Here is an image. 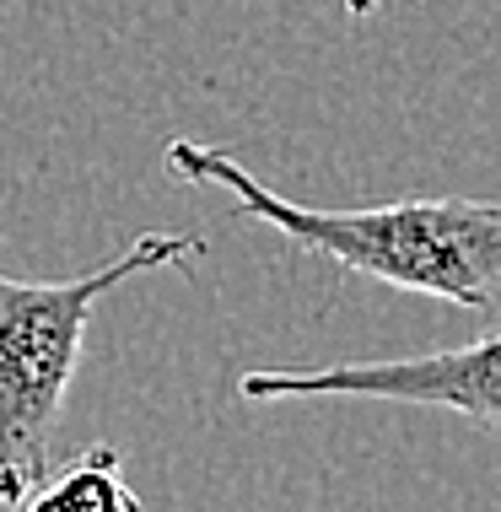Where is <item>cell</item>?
I'll return each instance as SVG.
<instances>
[{"label": "cell", "mask_w": 501, "mask_h": 512, "mask_svg": "<svg viewBox=\"0 0 501 512\" xmlns=\"http://www.w3.org/2000/svg\"><path fill=\"white\" fill-rule=\"evenodd\" d=\"M167 178L194 189H227L243 216L275 227L318 259H334L340 270L399 292L442 297L458 308H491L501 292L496 200H399L378 211H313L264 189L232 151L205 141L167 146Z\"/></svg>", "instance_id": "obj_1"}, {"label": "cell", "mask_w": 501, "mask_h": 512, "mask_svg": "<svg viewBox=\"0 0 501 512\" xmlns=\"http://www.w3.org/2000/svg\"><path fill=\"white\" fill-rule=\"evenodd\" d=\"M194 254H205V243L189 232H146L119 259L76 281L0 275V507H22L54 469L49 437L76 378L97 297L162 265H184Z\"/></svg>", "instance_id": "obj_2"}, {"label": "cell", "mask_w": 501, "mask_h": 512, "mask_svg": "<svg viewBox=\"0 0 501 512\" xmlns=\"http://www.w3.org/2000/svg\"><path fill=\"white\" fill-rule=\"evenodd\" d=\"M286 394H356L399 399V405L458 410L475 426H501V324L458 351L399 356V362H340L313 372H248L238 399H286Z\"/></svg>", "instance_id": "obj_3"}, {"label": "cell", "mask_w": 501, "mask_h": 512, "mask_svg": "<svg viewBox=\"0 0 501 512\" xmlns=\"http://www.w3.org/2000/svg\"><path fill=\"white\" fill-rule=\"evenodd\" d=\"M22 507L27 512H141V496L124 486L114 448H87L71 464L49 469Z\"/></svg>", "instance_id": "obj_4"}, {"label": "cell", "mask_w": 501, "mask_h": 512, "mask_svg": "<svg viewBox=\"0 0 501 512\" xmlns=\"http://www.w3.org/2000/svg\"><path fill=\"white\" fill-rule=\"evenodd\" d=\"M345 11H351V17H356V22H367V17H372V11H378V0H345Z\"/></svg>", "instance_id": "obj_5"}]
</instances>
